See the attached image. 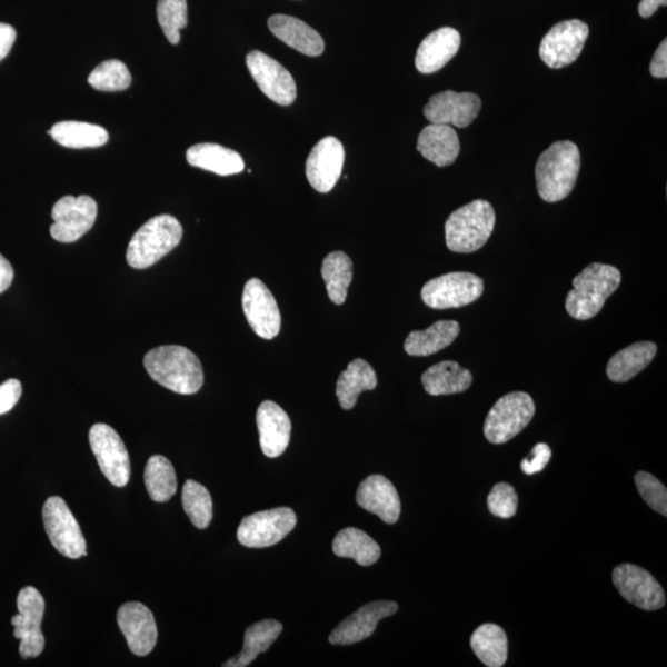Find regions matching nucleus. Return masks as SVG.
Listing matches in <instances>:
<instances>
[{
  "label": "nucleus",
  "mask_w": 667,
  "mask_h": 667,
  "mask_svg": "<svg viewBox=\"0 0 667 667\" xmlns=\"http://www.w3.org/2000/svg\"><path fill=\"white\" fill-rule=\"evenodd\" d=\"M88 83L97 89V91L121 92L130 87L131 74L126 63L119 60H108L100 63L89 74Z\"/></svg>",
  "instance_id": "4c0bfd02"
},
{
  "label": "nucleus",
  "mask_w": 667,
  "mask_h": 667,
  "mask_svg": "<svg viewBox=\"0 0 667 667\" xmlns=\"http://www.w3.org/2000/svg\"><path fill=\"white\" fill-rule=\"evenodd\" d=\"M636 485L641 498L655 511L664 517L667 516V491L666 487L648 472H638L636 475Z\"/></svg>",
  "instance_id": "a19ab883"
},
{
  "label": "nucleus",
  "mask_w": 667,
  "mask_h": 667,
  "mask_svg": "<svg viewBox=\"0 0 667 667\" xmlns=\"http://www.w3.org/2000/svg\"><path fill=\"white\" fill-rule=\"evenodd\" d=\"M44 530L53 548L69 559H80L87 555V544L69 506L61 497H50L43 505Z\"/></svg>",
  "instance_id": "1a4fd4ad"
},
{
  "label": "nucleus",
  "mask_w": 667,
  "mask_h": 667,
  "mask_svg": "<svg viewBox=\"0 0 667 667\" xmlns=\"http://www.w3.org/2000/svg\"><path fill=\"white\" fill-rule=\"evenodd\" d=\"M658 347L651 341H640L630 345L611 356L607 365V376L610 381L623 384L631 380L654 360Z\"/></svg>",
  "instance_id": "cd10ccee"
},
{
  "label": "nucleus",
  "mask_w": 667,
  "mask_h": 667,
  "mask_svg": "<svg viewBox=\"0 0 667 667\" xmlns=\"http://www.w3.org/2000/svg\"><path fill=\"white\" fill-rule=\"evenodd\" d=\"M345 150L334 137L320 140L310 151L306 163V175L311 187L320 193H328L342 172Z\"/></svg>",
  "instance_id": "a211bd4d"
},
{
  "label": "nucleus",
  "mask_w": 667,
  "mask_h": 667,
  "mask_svg": "<svg viewBox=\"0 0 667 667\" xmlns=\"http://www.w3.org/2000/svg\"><path fill=\"white\" fill-rule=\"evenodd\" d=\"M377 387V376L371 365L362 359L351 361L337 384V396L342 409H352L364 391Z\"/></svg>",
  "instance_id": "7c9ffc66"
},
{
  "label": "nucleus",
  "mask_w": 667,
  "mask_h": 667,
  "mask_svg": "<svg viewBox=\"0 0 667 667\" xmlns=\"http://www.w3.org/2000/svg\"><path fill=\"white\" fill-rule=\"evenodd\" d=\"M183 509L198 529L209 527L213 519V500L208 489L193 480L186 481L182 489Z\"/></svg>",
  "instance_id": "e433bc0d"
},
{
  "label": "nucleus",
  "mask_w": 667,
  "mask_h": 667,
  "mask_svg": "<svg viewBox=\"0 0 667 667\" xmlns=\"http://www.w3.org/2000/svg\"><path fill=\"white\" fill-rule=\"evenodd\" d=\"M269 28L277 39L300 53L317 58L325 52V40L319 32L293 17L277 14L269 19Z\"/></svg>",
  "instance_id": "b1692460"
},
{
  "label": "nucleus",
  "mask_w": 667,
  "mask_h": 667,
  "mask_svg": "<svg viewBox=\"0 0 667 667\" xmlns=\"http://www.w3.org/2000/svg\"><path fill=\"white\" fill-rule=\"evenodd\" d=\"M282 630L283 626L278 620L266 619L255 623L253 626L249 627L248 630L245 631L242 650L222 666H249L261 653H265L271 648V645L277 640L278 637H280Z\"/></svg>",
  "instance_id": "c756f323"
},
{
  "label": "nucleus",
  "mask_w": 667,
  "mask_h": 667,
  "mask_svg": "<svg viewBox=\"0 0 667 667\" xmlns=\"http://www.w3.org/2000/svg\"><path fill=\"white\" fill-rule=\"evenodd\" d=\"M356 502L387 525H395L400 516V499L396 487L385 476L367 477L358 488Z\"/></svg>",
  "instance_id": "412c9836"
},
{
  "label": "nucleus",
  "mask_w": 667,
  "mask_h": 667,
  "mask_svg": "<svg viewBox=\"0 0 667 667\" xmlns=\"http://www.w3.org/2000/svg\"><path fill=\"white\" fill-rule=\"evenodd\" d=\"M472 381L471 371L456 361L434 365L421 376L422 387L430 396L462 394L471 387Z\"/></svg>",
  "instance_id": "bb28decb"
},
{
  "label": "nucleus",
  "mask_w": 667,
  "mask_h": 667,
  "mask_svg": "<svg viewBox=\"0 0 667 667\" xmlns=\"http://www.w3.org/2000/svg\"><path fill=\"white\" fill-rule=\"evenodd\" d=\"M182 237L183 228L175 217H155L133 233L127 250V261L132 269H148L177 248Z\"/></svg>",
  "instance_id": "39448f33"
},
{
  "label": "nucleus",
  "mask_w": 667,
  "mask_h": 667,
  "mask_svg": "<svg viewBox=\"0 0 667 667\" xmlns=\"http://www.w3.org/2000/svg\"><path fill=\"white\" fill-rule=\"evenodd\" d=\"M21 394V384L14 378L0 385V416L8 414L17 406Z\"/></svg>",
  "instance_id": "37998d69"
},
{
  "label": "nucleus",
  "mask_w": 667,
  "mask_h": 667,
  "mask_svg": "<svg viewBox=\"0 0 667 667\" xmlns=\"http://www.w3.org/2000/svg\"><path fill=\"white\" fill-rule=\"evenodd\" d=\"M248 69L262 93L280 106H291L297 98V87L291 73L281 63L263 52L247 56Z\"/></svg>",
  "instance_id": "dca6fc26"
},
{
  "label": "nucleus",
  "mask_w": 667,
  "mask_h": 667,
  "mask_svg": "<svg viewBox=\"0 0 667 667\" xmlns=\"http://www.w3.org/2000/svg\"><path fill=\"white\" fill-rule=\"evenodd\" d=\"M321 276L326 281L331 302L344 305L354 277L352 261L349 256L341 251L329 253L322 261Z\"/></svg>",
  "instance_id": "72a5a7b5"
},
{
  "label": "nucleus",
  "mask_w": 667,
  "mask_h": 667,
  "mask_svg": "<svg viewBox=\"0 0 667 667\" xmlns=\"http://www.w3.org/2000/svg\"><path fill=\"white\" fill-rule=\"evenodd\" d=\"M611 578H614L620 596L640 609L656 610L666 604L661 585L655 580L651 574L637 565L621 564L617 566Z\"/></svg>",
  "instance_id": "2eb2a0df"
},
{
  "label": "nucleus",
  "mask_w": 667,
  "mask_h": 667,
  "mask_svg": "<svg viewBox=\"0 0 667 667\" xmlns=\"http://www.w3.org/2000/svg\"><path fill=\"white\" fill-rule=\"evenodd\" d=\"M581 167L580 150L571 141H558L545 150L536 167L539 196L545 202H560L573 192Z\"/></svg>",
  "instance_id": "f03ea898"
},
{
  "label": "nucleus",
  "mask_w": 667,
  "mask_h": 667,
  "mask_svg": "<svg viewBox=\"0 0 667 667\" xmlns=\"http://www.w3.org/2000/svg\"><path fill=\"white\" fill-rule=\"evenodd\" d=\"M143 366L153 381L178 395H195L205 384L202 364L180 345H165L147 354Z\"/></svg>",
  "instance_id": "f257e3e1"
},
{
  "label": "nucleus",
  "mask_w": 667,
  "mask_h": 667,
  "mask_svg": "<svg viewBox=\"0 0 667 667\" xmlns=\"http://www.w3.org/2000/svg\"><path fill=\"white\" fill-rule=\"evenodd\" d=\"M667 0H641L639 4V14L641 18H650L656 13L659 7H666Z\"/></svg>",
  "instance_id": "de8ad7c7"
},
{
  "label": "nucleus",
  "mask_w": 667,
  "mask_h": 667,
  "mask_svg": "<svg viewBox=\"0 0 667 667\" xmlns=\"http://www.w3.org/2000/svg\"><path fill=\"white\" fill-rule=\"evenodd\" d=\"M158 19L167 40L177 44L187 27V0H159Z\"/></svg>",
  "instance_id": "58836bf2"
},
{
  "label": "nucleus",
  "mask_w": 667,
  "mask_h": 667,
  "mask_svg": "<svg viewBox=\"0 0 667 667\" xmlns=\"http://www.w3.org/2000/svg\"><path fill=\"white\" fill-rule=\"evenodd\" d=\"M89 444L108 481L125 487L130 480L131 465L125 441L111 427L98 422L89 431Z\"/></svg>",
  "instance_id": "9b49d317"
},
{
  "label": "nucleus",
  "mask_w": 667,
  "mask_h": 667,
  "mask_svg": "<svg viewBox=\"0 0 667 667\" xmlns=\"http://www.w3.org/2000/svg\"><path fill=\"white\" fill-rule=\"evenodd\" d=\"M242 309L250 327L260 338L271 340L280 334V309L270 289L259 278H251L245 285Z\"/></svg>",
  "instance_id": "4468645a"
},
{
  "label": "nucleus",
  "mask_w": 667,
  "mask_h": 667,
  "mask_svg": "<svg viewBox=\"0 0 667 667\" xmlns=\"http://www.w3.org/2000/svg\"><path fill=\"white\" fill-rule=\"evenodd\" d=\"M17 40V30L4 22H0V61L9 54Z\"/></svg>",
  "instance_id": "a18cd8bd"
},
{
  "label": "nucleus",
  "mask_w": 667,
  "mask_h": 667,
  "mask_svg": "<svg viewBox=\"0 0 667 667\" xmlns=\"http://www.w3.org/2000/svg\"><path fill=\"white\" fill-rule=\"evenodd\" d=\"M145 485L155 502L170 500L177 491V477L173 465L165 456L155 455L145 467Z\"/></svg>",
  "instance_id": "c9c22d12"
},
{
  "label": "nucleus",
  "mask_w": 667,
  "mask_h": 667,
  "mask_svg": "<svg viewBox=\"0 0 667 667\" xmlns=\"http://www.w3.org/2000/svg\"><path fill=\"white\" fill-rule=\"evenodd\" d=\"M14 280L13 266L0 253V293L7 291Z\"/></svg>",
  "instance_id": "49530a36"
},
{
  "label": "nucleus",
  "mask_w": 667,
  "mask_h": 667,
  "mask_svg": "<svg viewBox=\"0 0 667 667\" xmlns=\"http://www.w3.org/2000/svg\"><path fill=\"white\" fill-rule=\"evenodd\" d=\"M260 432V445L267 458H278L288 448L291 440V419L286 411L272 402L265 400L256 415Z\"/></svg>",
  "instance_id": "4be33fe9"
},
{
  "label": "nucleus",
  "mask_w": 667,
  "mask_h": 667,
  "mask_svg": "<svg viewBox=\"0 0 667 667\" xmlns=\"http://www.w3.org/2000/svg\"><path fill=\"white\" fill-rule=\"evenodd\" d=\"M297 525L295 510L288 507L258 511L245 517L238 529V540L247 548H269L283 540Z\"/></svg>",
  "instance_id": "6e6552de"
},
{
  "label": "nucleus",
  "mask_w": 667,
  "mask_h": 667,
  "mask_svg": "<svg viewBox=\"0 0 667 667\" xmlns=\"http://www.w3.org/2000/svg\"><path fill=\"white\" fill-rule=\"evenodd\" d=\"M458 321L440 320L426 330L411 331L405 341V350L410 356H429L437 354L459 337Z\"/></svg>",
  "instance_id": "c85d7f7f"
},
{
  "label": "nucleus",
  "mask_w": 667,
  "mask_h": 667,
  "mask_svg": "<svg viewBox=\"0 0 667 667\" xmlns=\"http://www.w3.org/2000/svg\"><path fill=\"white\" fill-rule=\"evenodd\" d=\"M536 415V405L526 392H511L499 398L489 410L484 432L489 442L505 444L527 428Z\"/></svg>",
  "instance_id": "423d86ee"
},
{
  "label": "nucleus",
  "mask_w": 667,
  "mask_h": 667,
  "mask_svg": "<svg viewBox=\"0 0 667 667\" xmlns=\"http://www.w3.org/2000/svg\"><path fill=\"white\" fill-rule=\"evenodd\" d=\"M461 44V36L452 28H441L429 33L421 41L416 56V67L420 73L438 72L455 58Z\"/></svg>",
  "instance_id": "5701e85b"
},
{
  "label": "nucleus",
  "mask_w": 667,
  "mask_h": 667,
  "mask_svg": "<svg viewBox=\"0 0 667 667\" xmlns=\"http://www.w3.org/2000/svg\"><path fill=\"white\" fill-rule=\"evenodd\" d=\"M495 225L496 213L491 203L477 199L451 213L445 222V240L449 250L471 253L485 247Z\"/></svg>",
  "instance_id": "20e7f679"
},
{
  "label": "nucleus",
  "mask_w": 667,
  "mask_h": 667,
  "mask_svg": "<svg viewBox=\"0 0 667 667\" xmlns=\"http://www.w3.org/2000/svg\"><path fill=\"white\" fill-rule=\"evenodd\" d=\"M588 33L589 29L581 20L559 22L541 41V61L554 70L574 63L584 50Z\"/></svg>",
  "instance_id": "ddd939ff"
},
{
  "label": "nucleus",
  "mask_w": 667,
  "mask_h": 667,
  "mask_svg": "<svg viewBox=\"0 0 667 667\" xmlns=\"http://www.w3.org/2000/svg\"><path fill=\"white\" fill-rule=\"evenodd\" d=\"M417 150L422 158L439 167L449 166L460 153L458 133L450 126L430 125L421 130Z\"/></svg>",
  "instance_id": "393cba45"
},
{
  "label": "nucleus",
  "mask_w": 667,
  "mask_h": 667,
  "mask_svg": "<svg viewBox=\"0 0 667 667\" xmlns=\"http://www.w3.org/2000/svg\"><path fill=\"white\" fill-rule=\"evenodd\" d=\"M98 213L96 200L89 196H66L52 208L51 237L70 243L81 239L94 226Z\"/></svg>",
  "instance_id": "f8f14e48"
},
{
  "label": "nucleus",
  "mask_w": 667,
  "mask_h": 667,
  "mask_svg": "<svg viewBox=\"0 0 667 667\" xmlns=\"http://www.w3.org/2000/svg\"><path fill=\"white\" fill-rule=\"evenodd\" d=\"M487 506L495 517L504 519L515 517L518 508V495L515 487L506 482L495 485L488 495Z\"/></svg>",
  "instance_id": "ea45409f"
},
{
  "label": "nucleus",
  "mask_w": 667,
  "mask_h": 667,
  "mask_svg": "<svg viewBox=\"0 0 667 667\" xmlns=\"http://www.w3.org/2000/svg\"><path fill=\"white\" fill-rule=\"evenodd\" d=\"M551 459V449L548 444L539 442L534 447L528 459L521 461V471L526 475L541 472Z\"/></svg>",
  "instance_id": "79ce46f5"
},
{
  "label": "nucleus",
  "mask_w": 667,
  "mask_h": 667,
  "mask_svg": "<svg viewBox=\"0 0 667 667\" xmlns=\"http://www.w3.org/2000/svg\"><path fill=\"white\" fill-rule=\"evenodd\" d=\"M621 281L617 267L591 263L573 280L574 289L566 297L567 313L577 320L596 317L606 300L614 295Z\"/></svg>",
  "instance_id": "7ed1b4c3"
},
{
  "label": "nucleus",
  "mask_w": 667,
  "mask_h": 667,
  "mask_svg": "<svg viewBox=\"0 0 667 667\" xmlns=\"http://www.w3.org/2000/svg\"><path fill=\"white\" fill-rule=\"evenodd\" d=\"M186 156L189 165L219 176L237 175L245 169V162L237 151L218 143H197L188 149Z\"/></svg>",
  "instance_id": "a878e982"
},
{
  "label": "nucleus",
  "mask_w": 667,
  "mask_h": 667,
  "mask_svg": "<svg viewBox=\"0 0 667 667\" xmlns=\"http://www.w3.org/2000/svg\"><path fill=\"white\" fill-rule=\"evenodd\" d=\"M332 551L339 558H349L361 566H370L381 558V548L371 537L358 528L338 532L332 541Z\"/></svg>",
  "instance_id": "2f4dec72"
},
{
  "label": "nucleus",
  "mask_w": 667,
  "mask_h": 667,
  "mask_svg": "<svg viewBox=\"0 0 667 667\" xmlns=\"http://www.w3.org/2000/svg\"><path fill=\"white\" fill-rule=\"evenodd\" d=\"M471 648L477 658L488 667L504 666L508 658V639L505 630L489 623L474 631Z\"/></svg>",
  "instance_id": "f704fd0d"
},
{
  "label": "nucleus",
  "mask_w": 667,
  "mask_h": 667,
  "mask_svg": "<svg viewBox=\"0 0 667 667\" xmlns=\"http://www.w3.org/2000/svg\"><path fill=\"white\" fill-rule=\"evenodd\" d=\"M481 277L469 272H451L432 278L421 289V299L432 309L469 306L484 293Z\"/></svg>",
  "instance_id": "0eeeda50"
},
{
  "label": "nucleus",
  "mask_w": 667,
  "mask_h": 667,
  "mask_svg": "<svg viewBox=\"0 0 667 667\" xmlns=\"http://www.w3.org/2000/svg\"><path fill=\"white\" fill-rule=\"evenodd\" d=\"M482 100L474 93L441 92L430 97L425 116L431 125L467 128L480 113Z\"/></svg>",
  "instance_id": "f3484780"
},
{
  "label": "nucleus",
  "mask_w": 667,
  "mask_h": 667,
  "mask_svg": "<svg viewBox=\"0 0 667 667\" xmlns=\"http://www.w3.org/2000/svg\"><path fill=\"white\" fill-rule=\"evenodd\" d=\"M49 133L54 141L70 149L100 148L109 140L104 128L83 121H60Z\"/></svg>",
  "instance_id": "473e14b6"
},
{
  "label": "nucleus",
  "mask_w": 667,
  "mask_h": 667,
  "mask_svg": "<svg viewBox=\"0 0 667 667\" xmlns=\"http://www.w3.org/2000/svg\"><path fill=\"white\" fill-rule=\"evenodd\" d=\"M650 73L655 78L667 77V40L665 39L658 50L655 51L651 64Z\"/></svg>",
  "instance_id": "c03bdc74"
},
{
  "label": "nucleus",
  "mask_w": 667,
  "mask_h": 667,
  "mask_svg": "<svg viewBox=\"0 0 667 667\" xmlns=\"http://www.w3.org/2000/svg\"><path fill=\"white\" fill-rule=\"evenodd\" d=\"M117 619L131 653L147 656L153 650L158 643V627L152 611L147 606L139 603L122 605Z\"/></svg>",
  "instance_id": "aec40b11"
},
{
  "label": "nucleus",
  "mask_w": 667,
  "mask_h": 667,
  "mask_svg": "<svg viewBox=\"0 0 667 667\" xmlns=\"http://www.w3.org/2000/svg\"><path fill=\"white\" fill-rule=\"evenodd\" d=\"M398 605L394 600L367 604L342 620L330 634L329 641L332 645H351L370 638L378 621L396 615Z\"/></svg>",
  "instance_id": "6ab92c4d"
},
{
  "label": "nucleus",
  "mask_w": 667,
  "mask_h": 667,
  "mask_svg": "<svg viewBox=\"0 0 667 667\" xmlns=\"http://www.w3.org/2000/svg\"><path fill=\"white\" fill-rule=\"evenodd\" d=\"M17 604L19 615L11 618V625L20 640L19 653L22 659L38 658L44 648L41 630L44 599L36 587L28 586L21 589Z\"/></svg>",
  "instance_id": "9d476101"
}]
</instances>
